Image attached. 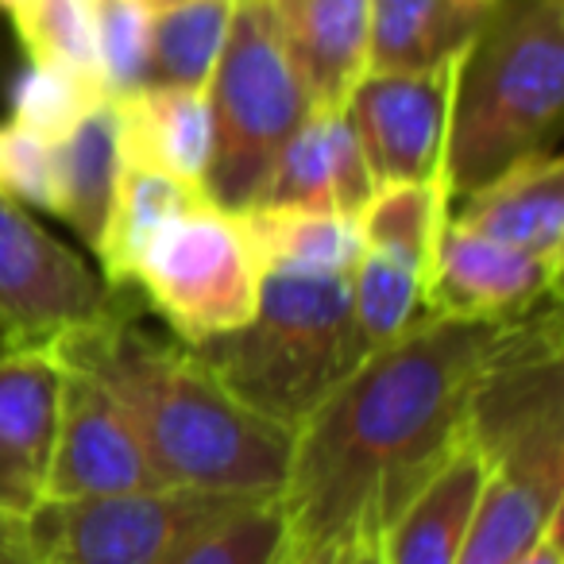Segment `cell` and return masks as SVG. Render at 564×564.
<instances>
[{
	"instance_id": "obj_15",
	"label": "cell",
	"mask_w": 564,
	"mask_h": 564,
	"mask_svg": "<svg viewBox=\"0 0 564 564\" xmlns=\"http://www.w3.org/2000/svg\"><path fill=\"white\" fill-rule=\"evenodd\" d=\"M448 220L507 248L561 259L564 248V163L553 148L502 166L495 178L460 197Z\"/></svg>"
},
{
	"instance_id": "obj_19",
	"label": "cell",
	"mask_w": 564,
	"mask_h": 564,
	"mask_svg": "<svg viewBox=\"0 0 564 564\" xmlns=\"http://www.w3.org/2000/svg\"><path fill=\"white\" fill-rule=\"evenodd\" d=\"M495 0H368V74H417L464 58Z\"/></svg>"
},
{
	"instance_id": "obj_11",
	"label": "cell",
	"mask_w": 564,
	"mask_h": 564,
	"mask_svg": "<svg viewBox=\"0 0 564 564\" xmlns=\"http://www.w3.org/2000/svg\"><path fill=\"white\" fill-rule=\"evenodd\" d=\"M561 259L530 256L445 220L425 274V314L479 325H514L556 299Z\"/></svg>"
},
{
	"instance_id": "obj_21",
	"label": "cell",
	"mask_w": 564,
	"mask_h": 564,
	"mask_svg": "<svg viewBox=\"0 0 564 564\" xmlns=\"http://www.w3.org/2000/svg\"><path fill=\"white\" fill-rule=\"evenodd\" d=\"M205 202V189L186 186L171 174L148 171V166H124L117 174V194L109 205V220L97 240V259H101V279L112 291L132 286V271L140 251L163 225H171L189 205Z\"/></svg>"
},
{
	"instance_id": "obj_13",
	"label": "cell",
	"mask_w": 564,
	"mask_h": 564,
	"mask_svg": "<svg viewBox=\"0 0 564 564\" xmlns=\"http://www.w3.org/2000/svg\"><path fill=\"white\" fill-rule=\"evenodd\" d=\"M63 364L51 348L0 352V518L28 522L47 499Z\"/></svg>"
},
{
	"instance_id": "obj_35",
	"label": "cell",
	"mask_w": 564,
	"mask_h": 564,
	"mask_svg": "<svg viewBox=\"0 0 564 564\" xmlns=\"http://www.w3.org/2000/svg\"><path fill=\"white\" fill-rule=\"evenodd\" d=\"M20 4H24V0H0V12H9V17H12V12H17Z\"/></svg>"
},
{
	"instance_id": "obj_36",
	"label": "cell",
	"mask_w": 564,
	"mask_h": 564,
	"mask_svg": "<svg viewBox=\"0 0 564 564\" xmlns=\"http://www.w3.org/2000/svg\"><path fill=\"white\" fill-rule=\"evenodd\" d=\"M155 4H159V0H151V9H155Z\"/></svg>"
},
{
	"instance_id": "obj_6",
	"label": "cell",
	"mask_w": 564,
	"mask_h": 564,
	"mask_svg": "<svg viewBox=\"0 0 564 564\" xmlns=\"http://www.w3.org/2000/svg\"><path fill=\"white\" fill-rule=\"evenodd\" d=\"M132 286L171 325L174 340L197 348L251 322L263 271L236 213L205 197L151 236L135 259Z\"/></svg>"
},
{
	"instance_id": "obj_34",
	"label": "cell",
	"mask_w": 564,
	"mask_h": 564,
	"mask_svg": "<svg viewBox=\"0 0 564 564\" xmlns=\"http://www.w3.org/2000/svg\"><path fill=\"white\" fill-rule=\"evenodd\" d=\"M340 564H383V556H379V538H376V533H356V538L348 541L345 561H340Z\"/></svg>"
},
{
	"instance_id": "obj_18",
	"label": "cell",
	"mask_w": 564,
	"mask_h": 564,
	"mask_svg": "<svg viewBox=\"0 0 564 564\" xmlns=\"http://www.w3.org/2000/svg\"><path fill=\"white\" fill-rule=\"evenodd\" d=\"M112 117L120 163L148 166L205 189L213 151L209 89L140 86L112 101Z\"/></svg>"
},
{
	"instance_id": "obj_27",
	"label": "cell",
	"mask_w": 564,
	"mask_h": 564,
	"mask_svg": "<svg viewBox=\"0 0 564 564\" xmlns=\"http://www.w3.org/2000/svg\"><path fill=\"white\" fill-rule=\"evenodd\" d=\"M286 553L291 530L279 499H248L186 541L171 564H282Z\"/></svg>"
},
{
	"instance_id": "obj_10",
	"label": "cell",
	"mask_w": 564,
	"mask_h": 564,
	"mask_svg": "<svg viewBox=\"0 0 564 564\" xmlns=\"http://www.w3.org/2000/svg\"><path fill=\"white\" fill-rule=\"evenodd\" d=\"M460 58L417 74H364L345 101L376 186L437 178Z\"/></svg>"
},
{
	"instance_id": "obj_24",
	"label": "cell",
	"mask_w": 564,
	"mask_h": 564,
	"mask_svg": "<svg viewBox=\"0 0 564 564\" xmlns=\"http://www.w3.org/2000/svg\"><path fill=\"white\" fill-rule=\"evenodd\" d=\"M448 209H453V197H448L445 178L437 174V178L422 182H383L364 202L356 220H360L364 248L383 251V256L414 267L425 279Z\"/></svg>"
},
{
	"instance_id": "obj_30",
	"label": "cell",
	"mask_w": 564,
	"mask_h": 564,
	"mask_svg": "<svg viewBox=\"0 0 564 564\" xmlns=\"http://www.w3.org/2000/svg\"><path fill=\"white\" fill-rule=\"evenodd\" d=\"M0 194L58 217V151L55 143L12 124H0Z\"/></svg>"
},
{
	"instance_id": "obj_29",
	"label": "cell",
	"mask_w": 564,
	"mask_h": 564,
	"mask_svg": "<svg viewBox=\"0 0 564 564\" xmlns=\"http://www.w3.org/2000/svg\"><path fill=\"white\" fill-rule=\"evenodd\" d=\"M12 24H17L20 43L32 58L70 66V70H82L101 82L89 0H24L12 12Z\"/></svg>"
},
{
	"instance_id": "obj_12",
	"label": "cell",
	"mask_w": 564,
	"mask_h": 564,
	"mask_svg": "<svg viewBox=\"0 0 564 564\" xmlns=\"http://www.w3.org/2000/svg\"><path fill=\"white\" fill-rule=\"evenodd\" d=\"M564 507V425L541 430L491 456L456 564H514L538 545Z\"/></svg>"
},
{
	"instance_id": "obj_20",
	"label": "cell",
	"mask_w": 564,
	"mask_h": 564,
	"mask_svg": "<svg viewBox=\"0 0 564 564\" xmlns=\"http://www.w3.org/2000/svg\"><path fill=\"white\" fill-rule=\"evenodd\" d=\"M259 271L352 274L360 263L364 232L352 213L310 205H248L232 209Z\"/></svg>"
},
{
	"instance_id": "obj_14",
	"label": "cell",
	"mask_w": 564,
	"mask_h": 564,
	"mask_svg": "<svg viewBox=\"0 0 564 564\" xmlns=\"http://www.w3.org/2000/svg\"><path fill=\"white\" fill-rule=\"evenodd\" d=\"M371 194L376 178L345 109H310L251 205H310L356 217Z\"/></svg>"
},
{
	"instance_id": "obj_5",
	"label": "cell",
	"mask_w": 564,
	"mask_h": 564,
	"mask_svg": "<svg viewBox=\"0 0 564 564\" xmlns=\"http://www.w3.org/2000/svg\"><path fill=\"white\" fill-rule=\"evenodd\" d=\"M310 109L314 105L282 51L267 0H236L232 28L209 78L213 151L205 197L220 209H248Z\"/></svg>"
},
{
	"instance_id": "obj_9",
	"label": "cell",
	"mask_w": 564,
	"mask_h": 564,
	"mask_svg": "<svg viewBox=\"0 0 564 564\" xmlns=\"http://www.w3.org/2000/svg\"><path fill=\"white\" fill-rule=\"evenodd\" d=\"M155 468L124 406L112 399L101 379L63 364L58 430L43 502L117 499V495L155 491Z\"/></svg>"
},
{
	"instance_id": "obj_4",
	"label": "cell",
	"mask_w": 564,
	"mask_h": 564,
	"mask_svg": "<svg viewBox=\"0 0 564 564\" xmlns=\"http://www.w3.org/2000/svg\"><path fill=\"white\" fill-rule=\"evenodd\" d=\"M194 356L243 406L294 433L364 360L348 274L263 271L251 322L197 345Z\"/></svg>"
},
{
	"instance_id": "obj_23",
	"label": "cell",
	"mask_w": 564,
	"mask_h": 564,
	"mask_svg": "<svg viewBox=\"0 0 564 564\" xmlns=\"http://www.w3.org/2000/svg\"><path fill=\"white\" fill-rule=\"evenodd\" d=\"M58 151V217L70 220V228L97 248L101 228L109 220V205L117 194V174H120V151H117V117H112V101L89 112L63 143Z\"/></svg>"
},
{
	"instance_id": "obj_31",
	"label": "cell",
	"mask_w": 564,
	"mask_h": 564,
	"mask_svg": "<svg viewBox=\"0 0 564 564\" xmlns=\"http://www.w3.org/2000/svg\"><path fill=\"white\" fill-rule=\"evenodd\" d=\"M0 564H32V545H28L24 522L0 518Z\"/></svg>"
},
{
	"instance_id": "obj_22",
	"label": "cell",
	"mask_w": 564,
	"mask_h": 564,
	"mask_svg": "<svg viewBox=\"0 0 564 564\" xmlns=\"http://www.w3.org/2000/svg\"><path fill=\"white\" fill-rule=\"evenodd\" d=\"M236 0H159L151 12V51L143 86L209 89Z\"/></svg>"
},
{
	"instance_id": "obj_1",
	"label": "cell",
	"mask_w": 564,
	"mask_h": 564,
	"mask_svg": "<svg viewBox=\"0 0 564 564\" xmlns=\"http://www.w3.org/2000/svg\"><path fill=\"white\" fill-rule=\"evenodd\" d=\"M510 325L422 314L371 348L294 430L279 507L291 545L379 533L468 433V406Z\"/></svg>"
},
{
	"instance_id": "obj_32",
	"label": "cell",
	"mask_w": 564,
	"mask_h": 564,
	"mask_svg": "<svg viewBox=\"0 0 564 564\" xmlns=\"http://www.w3.org/2000/svg\"><path fill=\"white\" fill-rule=\"evenodd\" d=\"M514 564H564V553H561V522H553L545 533L538 538V545L530 553H522Z\"/></svg>"
},
{
	"instance_id": "obj_26",
	"label": "cell",
	"mask_w": 564,
	"mask_h": 564,
	"mask_svg": "<svg viewBox=\"0 0 564 564\" xmlns=\"http://www.w3.org/2000/svg\"><path fill=\"white\" fill-rule=\"evenodd\" d=\"M109 105V94L97 78L58 63L32 58L24 74L12 86V128L32 132L47 143H63L89 112Z\"/></svg>"
},
{
	"instance_id": "obj_3",
	"label": "cell",
	"mask_w": 564,
	"mask_h": 564,
	"mask_svg": "<svg viewBox=\"0 0 564 564\" xmlns=\"http://www.w3.org/2000/svg\"><path fill=\"white\" fill-rule=\"evenodd\" d=\"M564 109V0H495L460 58L441 178L464 197L514 159L549 151Z\"/></svg>"
},
{
	"instance_id": "obj_28",
	"label": "cell",
	"mask_w": 564,
	"mask_h": 564,
	"mask_svg": "<svg viewBox=\"0 0 564 564\" xmlns=\"http://www.w3.org/2000/svg\"><path fill=\"white\" fill-rule=\"evenodd\" d=\"M151 12H155L151 0H89L97 70H101L109 101L148 82Z\"/></svg>"
},
{
	"instance_id": "obj_2",
	"label": "cell",
	"mask_w": 564,
	"mask_h": 564,
	"mask_svg": "<svg viewBox=\"0 0 564 564\" xmlns=\"http://www.w3.org/2000/svg\"><path fill=\"white\" fill-rule=\"evenodd\" d=\"M112 391L140 433L159 487L279 499L294 433L248 410L182 340H159L124 306L51 345Z\"/></svg>"
},
{
	"instance_id": "obj_16",
	"label": "cell",
	"mask_w": 564,
	"mask_h": 564,
	"mask_svg": "<svg viewBox=\"0 0 564 564\" xmlns=\"http://www.w3.org/2000/svg\"><path fill=\"white\" fill-rule=\"evenodd\" d=\"M314 109H345L368 74V0H267Z\"/></svg>"
},
{
	"instance_id": "obj_33",
	"label": "cell",
	"mask_w": 564,
	"mask_h": 564,
	"mask_svg": "<svg viewBox=\"0 0 564 564\" xmlns=\"http://www.w3.org/2000/svg\"><path fill=\"white\" fill-rule=\"evenodd\" d=\"M345 545H291V553H286V561L282 564H340L345 561Z\"/></svg>"
},
{
	"instance_id": "obj_17",
	"label": "cell",
	"mask_w": 564,
	"mask_h": 564,
	"mask_svg": "<svg viewBox=\"0 0 564 564\" xmlns=\"http://www.w3.org/2000/svg\"><path fill=\"white\" fill-rule=\"evenodd\" d=\"M487 468L491 464L484 448L464 433L453 453L433 468V476L376 533L383 564H456Z\"/></svg>"
},
{
	"instance_id": "obj_7",
	"label": "cell",
	"mask_w": 564,
	"mask_h": 564,
	"mask_svg": "<svg viewBox=\"0 0 564 564\" xmlns=\"http://www.w3.org/2000/svg\"><path fill=\"white\" fill-rule=\"evenodd\" d=\"M236 502L248 499L155 487L117 499L43 502L24 530L32 564H171Z\"/></svg>"
},
{
	"instance_id": "obj_25",
	"label": "cell",
	"mask_w": 564,
	"mask_h": 564,
	"mask_svg": "<svg viewBox=\"0 0 564 564\" xmlns=\"http://www.w3.org/2000/svg\"><path fill=\"white\" fill-rule=\"evenodd\" d=\"M348 291H352V325L364 356L406 333L425 314V279L383 251H364L348 274Z\"/></svg>"
},
{
	"instance_id": "obj_8",
	"label": "cell",
	"mask_w": 564,
	"mask_h": 564,
	"mask_svg": "<svg viewBox=\"0 0 564 564\" xmlns=\"http://www.w3.org/2000/svg\"><path fill=\"white\" fill-rule=\"evenodd\" d=\"M117 294L78 251L0 194V352L51 348L109 314Z\"/></svg>"
}]
</instances>
